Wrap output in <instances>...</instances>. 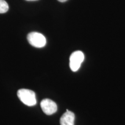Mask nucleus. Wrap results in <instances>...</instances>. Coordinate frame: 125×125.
Masks as SVG:
<instances>
[{"label":"nucleus","instance_id":"1","mask_svg":"<svg viewBox=\"0 0 125 125\" xmlns=\"http://www.w3.org/2000/svg\"><path fill=\"white\" fill-rule=\"evenodd\" d=\"M18 96L23 104L29 107H32L37 104L35 93L31 90L26 89H19L18 91Z\"/></svg>","mask_w":125,"mask_h":125},{"label":"nucleus","instance_id":"2","mask_svg":"<svg viewBox=\"0 0 125 125\" xmlns=\"http://www.w3.org/2000/svg\"><path fill=\"white\" fill-rule=\"evenodd\" d=\"M27 40L30 44L35 48H41L46 44V40L43 34L37 32H31L28 34Z\"/></svg>","mask_w":125,"mask_h":125},{"label":"nucleus","instance_id":"3","mask_svg":"<svg viewBox=\"0 0 125 125\" xmlns=\"http://www.w3.org/2000/svg\"><path fill=\"white\" fill-rule=\"evenodd\" d=\"M85 59L83 53L80 51L73 52L70 57V67L73 71H77Z\"/></svg>","mask_w":125,"mask_h":125},{"label":"nucleus","instance_id":"4","mask_svg":"<svg viewBox=\"0 0 125 125\" xmlns=\"http://www.w3.org/2000/svg\"><path fill=\"white\" fill-rule=\"evenodd\" d=\"M41 107L43 112L48 115H52L57 110L56 103L49 98H45L41 102Z\"/></svg>","mask_w":125,"mask_h":125},{"label":"nucleus","instance_id":"5","mask_svg":"<svg viewBox=\"0 0 125 125\" xmlns=\"http://www.w3.org/2000/svg\"><path fill=\"white\" fill-rule=\"evenodd\" d=\"M75 115L73 112L67 109L60 119V125H74Z\"/></svg>","mask_w":125,"mask_h":125},{"label":"nucleus","instance_id":"6","mask_svg":"<svg viewBox=\"0 0 125 125\" xmlns=\"http://www.w3.org/2000/svg\"><path fill=\"white\" fill-rule=\"evenodd\" d=\"M9 9V5L5 0H0V13H6Z\"/></svg>","mask_w":125,"mask_h":125},{"label":"nucleus","instance_id":"7","mask_svg":"<svg viewBox=\"0 0 125 125\" xmlns=\"http://www.w3.org/2000/svg\"><path fill=\"white\" fill-rule=\"evenodd\" d=\"M57 1H59V2H64L65 1H67V0H57Z\"/></svg>","mask_w":125,"mask_h":125},{"label":"nucleus","instance_id":"8","mask_svg":"<svg viewBox=\"0 0 125 125\" xmlns=\"http://www.w3.org/2000/svg\"><path fill=\"white\" fill-rule=\"evenodd\" d=\"M26 1H37V0H26Z\"/></svg>","mask_w":125,"mask_h":125}]
</instances>
